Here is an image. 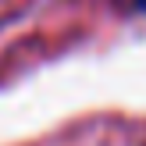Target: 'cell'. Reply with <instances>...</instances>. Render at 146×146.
Instances as JSON below:
<instances>
[{
  "label": "cell",
  "mask_w": 146,
  "mask_h": 146,
  "mask_svg": "<svg viewBox=\"0 0 146 146\" xmlns=\"http://www.w3.org/2000/svg\"><path fill=\"white\" fill-rule=\"evenodd\" d=\"M135 11H146V0H135Z\"/></svg>",
  "instance_id": "6da1fadb"
}]
</instances>
